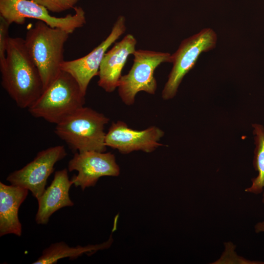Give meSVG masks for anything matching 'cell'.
Segmentation results:
<instances>
[{
  "label": "cell",
  "mask_w": 264,
  "mask_h": 264,
  "mask_svg": "<svg viewBox=\"0 0 264 264\" xmlns=\"http://www.w3.org/2000/svg\"><path fill=\"white\" fill-rule=\"evenodd\" d=\"M136 43L132 34H127L105 54L99 70L98 85L106 92H112L118 88L122 70L129 55L136 50Z\"/></svg>",
  "instance_id": "12"
},
{
  "label": "cell",
  "mask_w": 264,
  "mask_h": 264,
  "mask_svg": "<svg viewBox=\"0 0 264 264\" xmlns=\"http://www.w3.org/2000/svg\"><path fill=\"white\" fill-rule=\"evenodd\" d=\"M255 229L257 232H264V221L257 223Z\"/></svg>",
  "instance_id": "19"
},
{
  "label": "cell",
  "mask_w": 264,
  "mask_h": 264,
  "mask_svg": "<svg viewBox=\"0 0 264 264\" xmlns=\"http://www.w3.org/2000/svg\"><path fill=\"white\" fill-rule=\"evenodd\" d=\"M109 121L104 114L84 106L56 124L54 132L75 152H105L104 129Z\"/></svg>",
  "instance_id": "3"
},
{
  "label": "cell",
  "mask_w": 264,
  "mask_h": 264,
  "mask_svg": "<svg viewBox=\"0 0 264 264\" xmlns=\"http://www.w3.org/2000/svg\"><path fill=\"white\" fill-rule=\"evenodd\" d=\"M112 241L111 235L107 242L95 245L70 247L63 242L53 243L44 250L42 255L32 264H53L63 258L76 259L83 254H92L98 250L108 248L111 244Z\"/></svg>",
  "instance_id": "15"
},
{
  "label": "cell",
  "mask_w": 264,
  "mask_h": 264,
  "mask_svg": "<svg viewBox=\"0 0 264 264\" xmlns=\"http://www.w3.org/2000/svg\"><path fill=\"white\" fill-rule=\"evenodd\" d=\"M0 71L2 88L21 109H28L44 91L40 73L24 39L10 37Z\"/></svg>",
  "instance_id": "1"
},
{
  "label": "cell",
  "mask_w": 264,
  "mask_h": 264,
  "mask_svg": "<svg viewBox=\"0 0 264 264\" xmlns=\"http://www.w3.org/2000/svg\"><path fill=\"white\" fill-rule=\"evenodd\" d=\"M133 64L128 74L122 76L118 86V93L126 105H132L137 93L144 91L154 94L157 83L154 77L155 69L161 64L172 63L168 52L138 49L133 54Z\"/></svg>",
  "instance_id": "5"
},
{
  "label": "cell",
  "mask_w": 264,
  "mask_h": 264,
  "mask_svg": "<svg viewBox=\"0 0 264 264\" xmlns=\"http://www.w3.org/2000/svg\"><path fill=\"white\" fill-rule=\"evenodd\" d=\"M164 134V132L155 126L138 131L118 121L112 123L106 133L105 144L124 154L137 151L151 153L163 145L159 141Z\"/></svg>",
  "instance_id": "11"
},
{
  "label": "cell",
  "mask_w": 264,
  "mask_h": 264,
  "mask_svg": "<svg viewBox=\"0 0 264 264\" xmlns=\"http://www.w3.org/2000/svg\"><path fill=\"white\" fill-rule=\"evenodd\" d=\"M256 148L254 151L253 166L258 172V176L252 179L251 186L245 191L260 194L263 191V202L264 203V128L259 124H253Z\"/></svg>",
  "instance_id": "16"
},
{
  "label": "cell",
  "mask_w": 264,
  "mask_h": 264,
  "mask_svg": "<svg viewBox=\"0 0 264 264\" xmlns=\"http://www.w3.org/2000/svg\"><path fill=\"white\" fill-rule=\"evenodd\" d=\"M69 34L39 21L26 32L25 45L39 70L44 90L62 71L64 46Z\"/></svg>",
  "instance_id": "2"
},
{
  "label": "cell",
  "mask_w": 264,
  "mask_h": 264,
  "mask_svg": "<svg viewBox=\"0 0 264 264\" xmlns=\"http://www.w3.org/2000/svg\"><path fill=\"white\" fill-rule=\"evenodd\" d=\"M125 22L124 16H119L109 36L90 52L75 60L64 61L61 65V70L74 78L85 95L91 80L98 75L100 65L108 48L125 32Z\"/></svg>",
  "instance_id": "10"
},
{
  "label": "cell",
  "mask_w": 264,
  "mask_h": 264,
  "mask_svg": "<svg viewBox=\"0 0 264 264\" xmlns=\"http://www.w3.org/2000/svg\"><path fill=\"white\" fill-rule=\"evenodd\" d=\"M28 190L0 182V236L12 234L21 236L22 225L18 217L19 209L25 199Z\"/></svg>",
  "instance_id": "14"
},
{
  "label": "cell",
  "mask_w": 264,
  "mask_h": 264,
  "mask_svg": "<svg viewBox=\"0 0 264 264\" xmlns=\"http://www.w3.org/2000/svg\"><path fill=\"white\" fill-rule=\"evenodd\" d=\"M72 184L73 181L69 179L67 169L55 173L50 185L37 199L38 208L35 218L37 224H47L51 216L56 211L74 205L69 195Z\"/></svg>",
  "instance_id": "13"
},
{
  "label": "cell",
  "mask_w": 264,
  "mask_h": 264,
  "mask_svg": "<svg viewBox=\"0 0 264 264\" xmlns=\"http://www.w3.org/2000/svg\"><path fill=\"white\" fill-rule=\"evenodd\" d=\"M85 95L74 78L62 70L28 110L33 117L56 125L84 106Z\"/></svg>",
  "instance_id": "4"
},
{
  "label": "cell",
  "mask_w": 264,
  "mask_h": 264,
  "mask_svg": "<svg viewBox=\"0 0 264 264\" xmlns=\"http://www.w3.org/2000/svg\"><path fill=\"white\" fill-rule=\"evenodd\" d=\"M75 13L64 17L51 16L43 5L33 0H0V16L10 24H22L26 19L42 21L49 26L72 34L86 23L85 12L81 7L74 8Z\"/></svg>",
  "instance_id": "6"
},
{
  "label": "cell",
  "mask_w": 264,
  "mask_h": 264,
  "mask_svg": "<svg viewBox=\"0 0 264 264\" xmlns=\"http://www.w3.org/2000/svg\"><path fill=\"white\" fill-rule=\"evenodd\" d=\"M10 24L2 16H0V63L6 57V52L10 37L9 28Z\"/></svg>",
  "instance_id": "18"
},
{
  "label": "cell",
  "mask_w": 264,
  "mask_h": 264,
  "mask_svg": "<svg viewBox=\"0 0 264 264\" xmlns=\"http://www.w3.org/2000/svg\"><path fill=\"white\" fill-rule=\"evenodd\" d=\"M217 34L211 28H204L182 41L177 50L172 55V69L162 91L164 100L173 98L184 76L195 66L202 52L213 49Z\"/></svg>",
  "instance_id": "7"
},
{
  "label": "cell",
  "mask_w": 264,
  "mask_h": 264,
  "mask_svg": "<svg viewBox=\"0 0 264 264\" xmlns=\"http://www.w3.org/2000/svg\"><path fill=\"white\" fill-rule=\"evenodd\" d=\"M66 154V149L63 145L42 150L23 168L11 173L6 180L13 185L28 189L37 199L45 190L47 180L53 172L54 165Z\"/></svg>",
  "instance_id": "8"
},
{
  "label": "cell",
  "mask_w": 264,
  "mask_h": 264,
  "mask_svg": "<svg viewBox=\"0 0 264 264\" xmlns=\"http://www.w3.org/2000/svg\"><path fill=\"white\" fill-rule=\"evenodd\" d=\"M67 170L78 172L71 180L82 190L94 186L101 177L117 176L120 174L115 156L110 152H76L68 163Z\"/></svg>",
  "instance_id": "9"
},
{
  "label": "cell",
  "mask_w": 264,
  "mask_h": 264,
  "mask_svg": "<svg viewBox=\"0 0 264 264\" xmlns=\"http://www.w3.org/2000/svg\"><path fill=\"white\" fill-rule=\"evenodd\" d=\"M45 7L49 11L59 13L71 8L80 0H33Z\"/></svg>",
  "instance_id": "17"
}]
</instances>
